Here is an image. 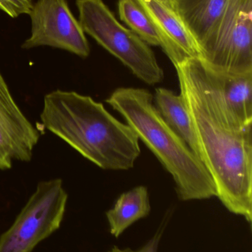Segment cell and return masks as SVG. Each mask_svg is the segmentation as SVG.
I'll list each match as a JSON object with an SVG mask.
<instances>
[{"label": "cell", "instance_id": "6da1fadb", "mask_svg": "<svg viewBox=\"0 0 252 252\" xmlns=\"http://www.w3.org/2000/svg\"><path fill=\"white\" fill-rule=\"evenodd\" d=\"M175 68L195 130L200 160L213 179L216 197L230 213L251 224L252 126L239 127L227 118L199 58L186 59Z\"/></svg>", "mask_w": 252, "mask_h": 252}, {"label": "cell", "instance_id": "7a4b0ae2", "mask_svg": "<svg viewBox=\"0 0 252 252\" xmlns=\"http://www.w3.org/2000/svg\"><path fill=\"white\" fill-rule=\"evenodd\" d=\"M40 121L44 128L104 170L133 168L140 156L139 136L133 128L90 96L50 92L44 96Z\"/></svg>", "mask_w": 252, "mask_h": 252}, {"label": "cell", "instance_id": "3957f363", "mask_svg": "<svg viewBox=\"0 0 252 252\" xmlns=\"http://www.w3.org/2000/svg\"><path fill=\"white\" fill-rule=\"evenodd\" d=\"M144 89L118 88L106 101L125 119L128 126L172 175L181 201L216 197V188L202 161L165 122Z\"/></svg>", "mask_w": 252, "mask_h": 252}, {"label": "cell", "instance_id": "277c9868", "mask_svg": "<svg viewBox=\"0 0 252 252\" xmlns=\"http://www.w3.org/2000/svg\"><path fill=\"white\" fill-rule=\"evenodd\" d=\"M75 4L84 33L148 85L162 82L164 71L150 46L120 23L103 0H76Z\"/></svg>", "mask_w": 252, "mask_h": 252}, {"label": "cell", "instance_id": "5b68a950", "mask_svg": "<svg viewBox=\"0 0 252 252\" xmlns=\"http://www.w3.org/2000/svg\"><path fill=\"white\" fill-rule=\"evenodd\" d=\"M68 199L62 179L40 182L12 226L0 237V252H32L59 229Z\"/></svg>", "mask_w": 252, "mask_h": 252}, {"label": "cell", "instance_id": "8992f818", "mask_svg": "<svg viewBox=\"0 0 252 252\" xmlns=\"http://www.w3.org/2000/svg\"><path fill=\"white\" fill-rule=\"evenodd\" d=\"M200 48L199 59L213 70L252 73V0H229L220 22Z\"/></svg>", "mask_w": 252, "mask_h": 252}, {"label": "cell", "instance_id": "52a82bcc", "mask_svg": "<svg viewBox=\"0 0 252 252\" xmlns=\"http://www.w3.org/2000/svg\"><path fill=\"white\" fill-rule=\"evenodd\" d=\"M31 36L25 50L47 46L66 50L82 59L90 56V47L78 20L67 0H37L30 13Z\"/></svg>", "mask_w": 252, "mask_h": 252}, {"label": "cell", "instance_id": "ba28073f", "mask_svg": "<svg viewBox=\"0 0 252 252\" xmlns=\"http://www.w3.org/2000/svg\"><path fill=\"white\" fill-rule=\"evenodd\" d=\"M39 139L0 72V171L11 169L14 161H31Z\"/></svg>", "mask_w": 252, "mask_h": 252}, {"label": "cell", "instance_id": "9c48e42d", "mask_svg": "<svg viewBox=\"0 0 252 252\" xmlns=\"http://www.w3.org/2000/svg\"><path fill=\"white\" fill-rule=\"evenodd\" d=\"M145 10L173 66L186 59L201 57V49L174 10L157 0H136Z\"/></svg>", "mask_w": 252, "mask_h": 252}, {"label": "cell", "instance_id": "30bf717a", "mask_svg": "<svg viewBox=\"0 0 252 252\" xmlns=\"http://www.w3.org/2000/svg\"><path fill=\"white\" fill-rule=\"evenodd\" d=\"M202 65L206 78L218 97L228 118L241 127L251 126L252 73H226L213 70L203 62Z\"/></svg>", "mask_w": 252, "mask_h": 252}, {"label": "cell", "instance_id": "8fae6325", "mask_svg": "<svg viewBox=\"0 0 252 252\" xmlns=\"http://www.w3.org/2000/svg\"><path fill=\"white\" fill-rule=\"evenodd\" d=\"M228 1L176 0V13L199 47L220 22Z\"/></svg>", "mask_w": 252, "mask_h": 252}, {"label": "cell", "instance_id": "7c38bea8", "mask_svg": "<svg viewBox=\"0 0 252 252\" xmlns=\"http://www.w3.org/2000/svg\"><path fill=\"white\" fill-rule=\"evenodd\" d=\"M155 106L168 124L199 158V149L189 111L181 94L163 87L155 90Z\"/></svg>", "mask_w": 252, "mask_h": 252}, {"label": "cell", "instance_id": "4fadbf2b", "mask_svg": "<svg viewBox=\"0 0 252 252\" xmlns=\"http://www.w3.org/2000/svg\"><path fill=\"white\" fill-rule=\"evenodd\" d=\"M150 210L146 187H136L121 194L114 207L106 213L111 235L118 238L135 222L146 217Z\"/></svg>", "mask_w": 252, "mask_h": 252}, {"label": "cell", "instance_id": "5bb4252c", "mask_svg": "<svg viewBox=\"0 0 252 252\" xmlns=\"http://www.w3.org/2000/svg\"><path fill=\"white\" fill-rule=\"evenodd\" d=\"M120 19L149 46L160 47V40L147 13L136 0H119Z\"/></svg>", "mask_w": 252, "mask_h": 252}, {"label": "cell", "instance_id": "9a60e30c", "mask_svg": "<svg viewBox=\"0 0 252 252\" xmlns=\"http://www.w3.org/2000/svg\"><path fill=\"white\" fill-rule=\"evenodd\" d=\"M33 4L32 0H0V10L10 17L16 18L22 14L29 15Z\"/></svg>", "mask_w": 252, "mask_h": 252}, {"label": "cell", "instance_id": "2e32d148", "mask_svg": "<svg viewBox=\"0 0 252 252\" xmlns=\"http://www.w3.org/2000/svg\"><path fill=\"white\" fill-rule=\"evenodd\" d=\"M165 222L162 223L160 226L159 229L157 231L153 237L142 248L138 250H133L130 248L121 249L118 248L115 246L112 247L108 252H158V245L160 244L161 238H162L163 232L165 228Z\"/></svg>", "mask_w": 252, "mask_h": 252}, {"label": "cell", "instance_id": "e0dca14e", "mask_svg": "<svg viewBox=\"0 0 252 252\" xmlns=\"http://www.w3.org/2000/svg\"><path fill=\"white\" fill-rule=\"evenodd\" d=\"M176 13V0H157Z\"/></svg>", "mask_w": 252, "mask_h": 252}]
</instances>
